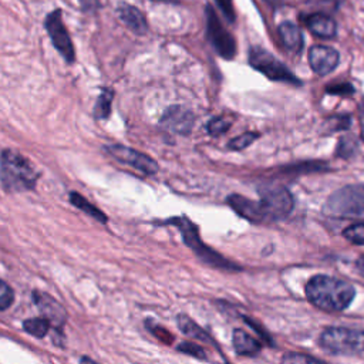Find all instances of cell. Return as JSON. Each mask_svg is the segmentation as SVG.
<instances>
[{
	"mask_svg": "<svg viewBox=\"0 0 364 364\" xmlns=\"http://www.w3.org/2000/svg\"><path fill=\"white\" fill-rule=\"evenodd\" d=\"M226 202L239 216H242L243 219H246L252 223L269 222L260 200H252L239 193H232L226 198Z\"/></svg>",
	"mask_w": 364,
	"mask_h": 364,
	"instance_id": "cell-14",
	"label": "cell"
},
{
	"mask_svg": "<svg viewBox=\"0 0 364 364\" xmlns=\"http://www.w3.org/2000/svg\"><path fill=\"white\" fill-rule=\"evenodd\" d=\"M159 124L175 134L189 135L195 124V115L182 105H171L164 111Z\"/></svg>",
	"mask_w": 364,
	"mask_h": 364,
	"instance_id": "cell-11",
	"label": "cell"
},
{
	"mask_svg": "<svg viewBox=\"0 0 364 364\" xmlns=\"http://www.w3.org/2000/svg\"><path fill=\"white\" fill-rule=\"evenodd\" d=\"M33 300L40 309L41 316H44L51 323V327H54L57 331H61L67 320V311L64 306L53 296L41 290L33 291Z\"/></svg>",
	"mask_w": 364,
	"mask_h": 364,
	"instance_id": "cell-12",
	"label": "cell"
},
{
	"mask_svg": "<svg viewBox=\"0 0 364 364\" xmlns=\"http://www.w3.org/2000/svg\"><path fill=\"white\" fill-rule=\"evenodd\" d=\"M326 92L331 95H351L354 94V87L350 82H337L327 85Z\"/></svg>",
	"mask_w": 364,
	"mask_h": 364,
	"instance_id": "cell-33",
	"label": "cell"
},
{
	"mask_svg": "<svg viewBox=\"0 0 364 364\" xmlns=\"http://www.w3.org/2000/svg\"><path fill=\"white\" fill-rule=\"evenodd\" d=\"M257 192L269 222L283 219L293 210L294 200L287 188L277 183H266L259 186Z\"/></svg>",
	"mask_w": 364,
	"mask_h": 364,
	"instance_id": "cell-7",
	"label": "cell"
},
{
	"mask_svg": "<svg viewBox=\"0 0 364 364\" xmlns=\"http://www.w3.org/2000/svg\"><path fill=\"white\" fill-rule=\"evenodd\" d=\"M355 289L348 282L327 276L316 274L306 284V297L316 307L326 311H343L354 300Z\"/></svg>",
	"mask_w": 364,
	"mask_h": 364,
	"instance_id": "cell-1",
	"label": "cell"
},
{
	"mask_svg": "<svg viewBox=\"0 0 364 364\" xmlns=\"http://www.w3.org/2000/svg\"><path fill=\"white\" fill-rule=\"evenodd\" d=\"M249 64L272 81L301 85V81L280 60L259 46H252L249 48Z\"/></svg>",
	"mask_w": 364,
	"mask_h": 364,
	"instance_id": "cell-6",
	"label": "cell"
},
{
	"mask_svg": "<svg viewBox=\"0 0 364 364\" xmlns=\"http://www.w3.org/2000/svg\"><path fill=\"white\" fill-rule=\"evenodd\" d=\"M114 92L111 88H104L97 98L95 107H94V115L97 119H105L111 114V104H112Z\"/></svg>",
	"mask_w": 364,
	"mask_h": 364,
	"instance_id": "cell-22",
	"label": "cell"
},
{
	"mask_svg": "<svg viewBox=\"0 0 364 364\" xmlns=\"http://www.w3.org/2000/svg\"><path fill=\"white\" fill-rule=\"evenodd\" d=\"M301 20L304 21L310 33L318 38H333L337 34V23L327 13H310L307 16H303Z\"/></svg>",
	"mask_w": 364,
	"mask_h": 364,
	"instance_id": "cell-15",
	"label": "cell"
},
{
	"mask_svg": "<svg viewBox=\"0 0 364 364\" xmlns=\"http://www.w3.org/2000/svg\"><path fill=\"white\" fill-rule=\"evenodd\" d=\"M40 173L34 165L14 149H4L0 156V182L4 191L24 192L34 189Z\"/></svg>",
	"mask_w": 364,
	"mask_h": 364,
	"instance_id": "cell-2",
	"label": "cell"
},
{
	"mask_svg": "<svg viewBox=\"0 0 364 364\" xmlns=\"http://www.w3.org/2000/svg\"><path fill=\"white\" fill-rule=\"evenodd\" d=\"M44 27L54 48L60 53L67 64H73L75 61V50L71 37L63 23V11L60 9L50 11L44 18Z\"/></svg>",
	"mask_w": 364,
	"mask_h": 364,
	"instance_id": "cell-9",
	"label": "cell"
},
{
	"mask_svg": "<svg viewBox=\"0 0 364 364\" xmlns=\"http://www.w3.org/2000/svg\"><path fill=\"white\" fill-rule=\"evenodd\" d=\"M243 320H245V321H246V323H247V324H249V326H250V327H252V328H253V330H255V331H256V333H257V334H259V336L266 341V343H269V344L272 346V340H270V337L267 336V333H266V331H264L259 324H256L252 318L245 317V316H243Z\"/></svg>",
	"mask_w": 364,
	"mask_h": 364,
	"instance_id": "cell-34",
	"label": "cell"
},
{
	"mask_svg": "<svg viewBox=\"0 0 364 364\" xmlns=\"http://www.w3.org/2000/svg\"><path fill=\"white\" fill-rule=\"evenodd\" d=\"M232 344H233L236 354H239V355L253 357L262 350V343L240 328L233 330Z\"/></svg>",
	"mask_w": 364,
	"mask_h": 364,
	"instance_id": "cell-18",
	"label": "cell"
},
{
	"mask_svg": "<svg viewBox=\"0 0 364 364\" xmlns=\"http://www.w3.org/2000/svg\"><path fill=\"white\" fill-rule=\"evenodd\" d=\"M270 9H273V10H277V9H280V7H283L284 6V1L286 0H263Z\"/></svg>",
	"mask_w": 364,
	"mask_h": 364,
	"instance_id": "cell-36",
	"label": "cell"
},
{
	"mask_svg": "<svg viewBox=\"0 0 364 364\" xmlns=\"http://www.w3.org/2000/svg\"><path fill=\"white\" fill-rule=\"evenodd\" d=\"M50 327H51V323L44 316L27 318L23 321V330L37 338L46 337L47 333L50 331Z\"/></svg>",
	"mask_w": 364,
	"mask_h": 364,
	"instance_id": "cell-21",
	"label": "cell"
},
{
	"mask_svg": "<svg viewBox=\"0 0 364 364\" xmlns=\"http://www.w3.org/2000/svg\"><path fill=\"white\" fill-rule=\"evenodd\" d=\"M277 33H279V38L286 50H289L291 53L301 51V48L304 46V40H303V33L299 28V26H296L291 21H283V23H280Z\"/></svg>",
	"mask_w": 364,
	"mask_h": 364,
	"instance_id": "cell-17",
	"label": "cell"
},
{
	"mask_svg": "<svg viewBox=\"0 0 364 364\" xmlns=\"http://www.w3.org/2000/svg\"><path fill=\"white\" fill-rule=\"evenodd\" d=\"M361 138L364 141V108L361 111Z\"/></svg>",
	"mask_w": 364,
	"mask_h": 364,
	"instance_id": "cell-38",
	"label": "cell"
},
{
	"mask_svg": "<svg viewBox=\"0 0 364 364\" xmlns=\"http://www.w3.org/2000/svg\"><path fill=\"white\" fill-rule=\"evenodd\" d=\"M165 223L173 225L175 228L179 229V232L182 235L183 243L198 256V259L200 262H203V263H206V264H209L212 267L223 269V270H240L242 269L240 266L235 264L233 262L228 260L220 253H218L216 250H213L212 247L205 245L203 240L199 236L198 226L188 216H185V215H182V216H172Z\"/></svg>",
	"mask_w": 364,
	"mask_h": 364,
	"instance_id": "cell-3",
	"label": "cell"
},
{
	"mask_svg": "<svg viewBox=\"0 0 364 364\" xmlns=\"http://www.w3.org/2000/svg\"><path fill=\"white\" fill-rule=\"evenodd\" d=\"M151 1H161V3H178V0H151Z\"/></svg>",
	"mask_w": 364,
	"mask_h": 364,
	"instance_id": "cell-39",
	"label": "cell"
},
{
	"mask_svg": "<svg viewBox=\"0 0 364 364\" xmlns=\"http://www.w3.org/2000/svg\"><path fill=\"white\" fill-rule=\"evenodd\" d=\"M117 14L121 18V21L135 34L142 36L148 31V21L144 16V13L136 9L135 6L121 1L117 6Z\"/></svg>",
	"mask_w": 364,
	"mask_h": 364,
	"instance_id": "cell-16",
	"label": "cell"
},
{
	"mask_svg": "<svg viewBox=\"0 0 364 364\" xmlns=\"http://www.w3.org/2000/svg\"><path fill=\"white\" fill-rule=\"evenodd\" d=\"M323 213L336 219H364V183L346 185L324 202Z\"/></svg>",
	"mask_w": 364,
	"mask_h": 364,
	"instance_id": "cell-4",
	"label": "cell"
},
{
	"mask_svg": "<svg viewBox=\"0 0 364 364\" xmlns=\"http://www.w3.org/2000/svg\"><path fill=\"white\" fill-rule=\"evenodd\" d=\"M282 363H290V364H310V363H323L320 358H316L309 354L303 353H289L282 357Z\"/></svg>",
	"mask_w": 364,
	"mask_h": 364,
	"instance_id": "cell-31",
	"label": "cell"
},
{
	"mask_svg": "<svg viewBox=\"0 0 364 364\" xmlns=\"http://www.w3.org/2000/svg\"><path fill=\"white\" fill-rule=\"evenodd\" d=\"M176 350L183 353V354H188V355H192L195 358H199V360H206V353L205 350L199 346V344H195L192 341H183L181 344L176 346Z\"/></svg>",
	"mask_w": 364,
	"mask_h": 364,
	"instance_id": "cell-29",
	"label": "cell"
},
{
	"mask_svg": "<svg viewBox=\"0 0 364 364\" xmlns=\"http://www.w3.org/2000/svg\"><path fill=\"white\" fill-rule=\"evenodd\" d=\"M105 151L112 155L117 161L127 164L129 166H132L134 169L145 173V175H155L159 171V165L158 162L151 158L149 155L139 152L134 148L125 146L122 144H111L105 146Z\"/></svg>",
	"mask_w": 364,
	"mask_h": 364,
	"instance_id": "cell-10",
	"label": "cell"
},
{
	"mask_svg": "<svg viewBox=\"0 0 364 364\" xmlns=\"http://www.w3.org/2000/svg\"><path fill=\"white\" fill-rule=\"evenodd\" d=\"M307 6L317 9L323 13H333L340 9L344 0H303Z\"/></svg>",
	"mask_w": 364,
	"mask_h": 364,
	"instance_id": "cell-26",
	"label": "cell"
},
{
	"mask_svg": "<svg viewBox=\"0 0 364 364\" xmlns=\"http://www.w3.org/2000/svg\"><path fill=\"white\" fill-rule=\"evenodd\" d=\"M14 303V290L0 279V310H7Z\"/></svg>",
	"mask_w": 364,
	"mask_h": 364,
	"instance_id": "cell-30",
	"label": "cell"
},
{
	"mask_svg": "<svg viewBox=\"0 0 364 364\" xmlns=\"http://www.w3.org/2000/svg\"><path fill=\"white\" fill-rule=\"evenodd\" d=\"M318 346L334 355L364 353V330L348 327H327L318 337Z\"/></svg>",
	"mask_w": 364,
	"mask_h": 364,
	"instance_id": "cell-5",
	"label": "cell"
},
{
	"mask_svg": "<svg viewBox=\"0 0 364 364\" xmlns=\"http://www.w3.org/2000/svg\"><path fill=\"white\" fill-rule=\"evenodd\" d=\"M206 36L213 50L225 60H232L236 54V41L219 20L215 9L210 4L205 7Z\"/></svg>",
	"mask_w": 364,
	"mask_h": 364,
	"instance_id": "cell-8",
	"label": "cell"
},
{
	"mask_svg": "<svg viewBox=\"0 0 364 364\" xmlns=\"http://www.w3.org/2000/svg\"><path fill=\"white\" fill-rule=\"evenodd\" d=\"M215 4L219 7L223 17L228 20V23H235L236 13L233 7V0H213Z\"/></svg>",
	"mask_w": 364,
	"mask_h": 364,
	"instance_id": "cell-32",
	"label": "cell"
},
{
	"mask_svg": "<svg viewBox=\"0 0 364 364\" xmlns=\"http://www.w3.org/2000/svg\"><path fill=\"white\" fill-rule=\"evenodd\" d=\"M230 128V122L225 119L223 117H213L208 124H206V131L212 136H219L225 134Z\"/></svg>",
	"mask_w": 364,
	"mask_h": 364,
	"instance_id": "cell-27",
	"label": "cell"
},
{
	"mask_svg": "<svg viewBox=\"0 0 364 364\" xmlns=\"http://www.w3.org/2000/svg\"><path fill=\"white\" fill-rule=\"evenodd\" d=\"M68 198H70V202H71L77 209L85 212L87 215H90L91 218L97 219V220L101 222V223H107L108 218L105 216V213H104L102 210H100L97 206H94V205H92L88 199H85L82 195H80L78 192L73 191V192H70Z\"/></svg>",
	"mask_w": 364,
	"mask_h": 364,
	"instance_id": "cell-20",
	"label": "cell"
},
{
	"mask_svg": "<svg viewBox=\"0 0 364 364\" xmlns=\"http://www.w3.org/2000/svg\"><path fill=\"white\" fill-rule=\"evenodd\" d=\"M176 324L179 327V330L182 331V334L188 336L189 338H193V340H199V341H208L210 343L212 338L198 324L195 323L189 316L186 314H179L176 317Z\"/></svg>",
	"mask_w": 364,
	"mask_h": 364,
	"instance_id": "cell-19",
	"label": "cell"
},
{
	"mask_svg": "<svg viewBox=\"0 0 364 364\" xmlns=\"http://www.w3.org/2000/svg\"><path fill=\"white\" fill-rule=\"evenodd\" d=\"M343 236L354 243V245H360L363 246L364 245V223L363 222H358V223H354V225H350L348 228H346L343 230Z\"/></svg>",
	"mask_w": 364,
	"mask_h": 364,
	"instance_id": "cell-24",
	"label": "cell"
},
{
	"mask_svg": "<svg viewBox=\"0 0 364 364\" xmlns=\"http://www.w3.org/2000/svg\"><path fill=\"white\" fill-rule=\"evenodd\" d=\"M350 124H351L350 115H334L327 119L326 127H327V132H337V131L350 128Z\"/></svg>",
	"mask_w": 364,
	"mask_h": 364,
	"instance_id": "cell-28",
	"label": "cell"
},
{
	"mask_svg": "<svg viewBox=\"0 0 364 364\" xmlns=\"http://www.w3.org/2000/svg\"><path fill=\"white\" fill-rule=\"evenodd\" d=\"M81 9L87 13L91 11H97V9L100 7V0H78Z\"/></svg>",
	"mask_w": 364,
	"mask_h": 364,
	"instance_id": "cell-35",
	"label": "cell"
},
{
	"mask_svg": "<svg viewBox=\"0 0 364 364\" xmlns=\"http://www.w3.org/2000/svg\"><path fill=\"white\" fill-rule=\"evenodd\" d=\"M358 148V144L354 138L351 136H341L337 142V148H336V156H340L343 159H348L351 158L355 151Z\"/></svg>",
	"mask_w": 364,
	"mask_h": 364,
	"instance_id": "cell-23",
	"label": "cell"
},
{
	"mask_svg": "<svg viewBox=\"0 0 364 364\" xmlns=\"http://www.w3.org/2000/svg\"><path fill=\"white\" fill-rule=\"evenodd\" d=\"M340 63V54L336 48L324 44H314L309 50V64L317 75H327Z\"/></svg>",
	"mask_w": 364,
	"mask_h": 364,
	"instance_id": "cell-13",
	"label": "cell"
},
{
	"mask_svg": "<svg viewBox=\"0 0 364 364\" xmlns=\"http://www.w3.org/2000/svg\"><path fill=\"white\" fill-rule=\"evenodd\" d=\"M355 269L361 277H364V255L355 260Z\"/></svg>",
	"mask_w": 364,
	"mask_h": 364,
	"instance_id": "cell-37",
	"label": "cell"
},
{
	"mask_svg": "<svg viewBox=\"0 0 364 364\" xmlns=\"http://www.w3.org/2000/svg\"><path fill=\"white\" fill-rule=\"evenodd\" d=\"M257 138H259L257 132H245V134L230 139L228 142V148L233 149V151H242V149L247 148L249 145H252Z\"/></svg>",
	"mask_w": 364,
	"mask_h": 364,
	"instance_id": "cell-25",
	"label": "cell"
}]
</instances>
